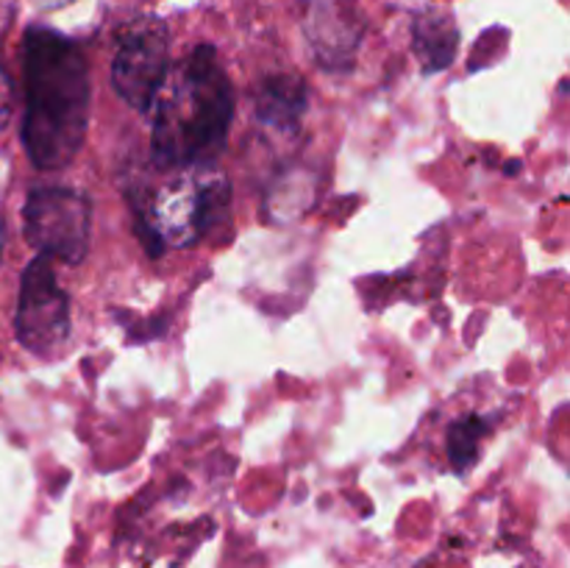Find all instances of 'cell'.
<instances>
[{"instance_id": "4", "label": "cell", "mask_w": 570, "mask_h": 568, "mask_svg": "<svg viewBox=\"0 0 570 568\" xmlns=\"http://www.w3.org/2000/svg\"><path fill=\"white\" fill-rule=\"evenodd\" d=\"M26 239L48 259L78 265L89 251L92 206L83 193L39 187L26 200Z\"/></svg>"}, {"instance_id": "5", "label": "cell", "mask_w": 570, "mask_h": 568, "mask_svg": "<svg viewBox=\"0 0 570 568\" xmlns=\"http://www.w3.org/2000/svg\"><path fill=\"white\" fill-rule=\"evenodd\" d=\"M170 72V31L159 17H139L126 28L111 61V84L131 109L148 111Z\"/></svg>"}, {"instance_id": "6", "label": "cell", "mask_w": 570, "mask_h": 568, "mask_svg": "<svg viewBox=\"0 0 570 568\" xmlns=\"http://www.w3.org/2000/svg\"><path fill=\"white\" fill-rule=\"evenodd\" d=\"M14 329L20 343L33 354L61 349L70 334V298L56 282L48 256L37 254L22 273Z\"/></svg>"}, {"instance_id": "11", "label": "cell", "mask_w": 570, "mask_h": 568, "mask_svg": "<svg viewBox=\"0 0 570 568\" xmlns=\"http://www.w3.org/2000/svg\"><path fill=\"white\" fill-rule=\"evenodd\" d=\"M3 237H6V232H3V223H0V248H3Z\"/></svg>"}, {"instance_id": "2", "label": "cell", "mask_w": 570, "mask_h": 568, "mask_svg": "<svg viewBox=\"0 0 570 568\" xmlns=\"http://www.w3.org/2000/svg\"><path fill=\"white\" fill-rule=\"evenodd\" d=\"M150 159L159 170H209L234 120V89L212 45L167 72L154 98Z\"/></svg>"}, {"instance_id": "8", "label": "cell", "mask_w": 570, "mask_h": 568, "mask_svg": "<svg viewBox=\"0 0 570 568\" xmlns=\"http://www.w3.org/2000/svg\"><path fill=\"white\" fill-rule=\"evenodd\" d=\"M456 33L454 20L443 11H423L415 17V26H412V48H415L417 59L423 61V70H443L451 65L456 53Z\"/></svg>"}, {"instance_id": "10", "label": "cell", "mask_w": 570, "mask_h": 568, "mask_svg": "<svg viewBox=\"0 0 570 568\" xmlns=\"http://www.w3.org/2000/svg\"><path fill=\"white\" fill-rule=\"evenodd\" d=\"M9 111H11V81L6 76V70L0 67V126L9 120Z\"/></svg>"}, {"instance_id": "1", "label": "cell", "mask_w": 570, "mask_h": 568, "mask_svg": "<svg viewBox=\"0 0 570 568\" xmlns=\"http://www.w3.org/2000/svg\"><path fill=\"white\" fill-rule=\"evenodd\" d=\"M26 120L22 145L39 170L76 159L87 137L89 65L72 39L50 28H28L22 39Z\"/></svg>"}, {"instance_id": "3", "label": "cell", "mask_w": 570, "mask_h": 568, "mask_svg": "<svg viewBox=\"0 0 570 568\" xmlns=\"http://www.w3.org/2000/svg\"><path fill=\"white\" fill-rule=\"evenodd\" d=\"M228 184L220 176H198V170H170V178L137 204L145 248L159 256L165 248L195 243L228 209Z\"/></svg>"}, {"instance_id": "9", "label": "cell", "mask_w": 570, "mask_h": 568, "mask_svg": "<svg viewBox=\"0 0 570 568\" xmlns=\"http://www.w3.org/2000/svg\"><path fill=\"white\" fill-rule=\"evenodd\" d=\"M484 434V421L479 415H468L449 429V460L454 471H468L476 462L479 440Z\"/></svg>"}, {"instance_id": "7", "label": "cell", "mask_w": 570, "mask_h": 568, "mask_svg": "<svg viewBox=\"0 0 570 568\" xmlns=\"http://www.w3.org/2000/svg\"><path fill=\"white\" fill-rule=\"evenodd\" d=\"M306 111V84L298 76H271L262 81L256 95V117L262 126L278 128V131H293L298 128L301 117Z\"/></svg>"}]
</instances>
